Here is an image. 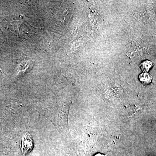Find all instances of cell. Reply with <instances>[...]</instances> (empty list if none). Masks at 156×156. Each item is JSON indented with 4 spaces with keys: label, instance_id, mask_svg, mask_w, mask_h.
Here are the masks:
<instances>
[{
    "label": "cell",
    "instance_id": "cell-1",
    "mask_svg": "<svg viewBox=\"0 0 156 156\" xmlns=\"http://www.w3.org/2000/svg\"><path fill=\"white\" fill-rule=\"evenodd\" d=\"M34 141L31 135L29 132H26L21 139V150L23 155L25 156L32 150L34 147Z\"/></svg>",
    "mask_w": 156,
    "mask_h": 156
},
{
    "label": "cell",
    "instance_id": "cell-2",
    "mask_svg": "<svg viewBox=\"0 0 156 156\" xmlns=\"http://www.w3.org/2000/svg\"><path fill=\"white\" fill-rule=\"evenodd\" d=\"M139 80L143 85H147L151 83L152 76L147 72H144L140 75Z\"/></svg>",
    "mask_w": 156,
    "mask_h": 156
},
{
    "label": "cell",
    "instance_id": "cell-3",
    "mask_svg": "<svg viewBox=\"0 0 156 156\" xmlns=\"http://www.w3.org/2000/svg\"><path fill=\"white\" fill-rule=\"evenodd\" d=\"M153 66L152 62L150 60H145L143 62L140 64V67L144 72H147Z\"/></svg>",
    "mask_w": 156,
    "mask_h": 156
},
{
    "label": "cell",
    "instance_id": "cell-4",
    "mask_svg": "<svg viewBox=\"0 0 156 156\" xmlns=\"http://www.w3.org/2000/svg\"><path fill=\"white\" fill-rule=\"evenodd\" d=\"M108 154L105 155L101 153H98L95 155L94 156H107Z\"/></svg>",
    "mask_w": 156,
    "mask_h": 156
}]
</instances>
